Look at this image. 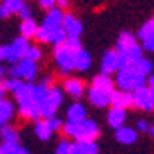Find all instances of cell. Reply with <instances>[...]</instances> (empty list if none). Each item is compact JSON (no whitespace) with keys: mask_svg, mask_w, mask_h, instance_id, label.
Segmentation results:
<instances>
[{"mask_svg":"<svg viewBox=\"0 0 154 154\" xmlns=\"http://www.w3.org/2000/svg\"><path fill=\"white\" fill-rule=\"evenodd\" d=\"M63 132L68 137H75L76 140H95L99 137V126L95 121L85 118L78 123H63Z\"/></svg>","mask_w":154,"mask_h":154,"instance_id":"obj_1","label":"cell"},{"mask_svg":"<svg viewBox=\"0 0 154 154\" xmlns=\"http://www.w3.org/2000/svg\"><path fill=\"white\" fill-rule=\"evenodd\" d=\"M116 73H118V75H116V85H118L121 90L132 92V90H135L137 87L144 85V82H146V76L135 69L132 63L123 64Z\"/></svg>","mask_w":154,"mask_h":154,"instance_id":"obj_2","label":"cell"},{"mask_svg":"<svg viewBox=\"0 0 154 154\" xmlns=\"http://www.w3.org/2000/svg\"><path fill=\"white\" fill-rule=\"evenodd\" d=\"M119 52V56H121V59H123V64H128V63H133V61H137V59H140L142 56V47H140L139 43H137V40H135V36L132 35V33H128V31H125V33H121L118 38V49H116Z\"/></svg>","mask_w":154,"mask_h":154,"instance_id":"obj_3","label":"cell"},{"mask_svg":"<svg viewBox=\"0 0 154 154\" xmlns=\"http://www.w3.org/2000/svg\"><path fill=\"white\" fill-rule=\"evenodd\" d=\"M61 104H63V92L59 90L57 87H49L47 97L43 99V102L38 106L40 116H42L43 119L54 118V114H56V111L59 109Z\"/></svg>","mask_w":154,"mask_h":154,"instance_id":"obj_4","label":"cell"},{"mask_svg":"<svg viewBox=\"0 0 154 154\" xmlns=\"http://www.w3.org/2000/svg\"><path fill=\"white\" fill-rule=\"evenodd\" d=\"M132 102L135 107L142 111H152L154 107V90L152 87L140 85L135 90H132Z\"/></svg>","mask_w":154,"mask_h":154,"instance_id":"obj_5","label":"cell"},{"mask_svg":"<svg viewBox=\"0 0 154 154\" xmlns=\"http://www.w3.org/2000/svg\"><path fill=\"white\" fill-rule=\"evenodd\" d=\"M36 76V63L29 61L26 57L19 59L16 64H12L11 68V78H17L23 82H31Z\"/></svg>","mask_w":154,"mask_h":154,"instance_id":"obj_6","label":"cell"},{"mask_svg":"<svg viewBox=\"0 0 154 154\" xmlns=\"http://www.w3.org/2000/svg\"><path fill=\"white\" fill-rule=\"evenodd\" d=\"M54 57H56L57 66L61 68L63 73H69L73 69V63H75V52L71 49H68L64 43H59L56 45V50H54Z\"/></svg>","mask_w":154,"mask_h":154,"instance_id":"obj_7","label":"cell"},{"mask_svg":"<svg viewBox=\"0 0 154 154\" xmlns=\"http://www.w3.org/2000/svg\"><path fill=\"white\" fill-rule=\"evenodd\" d=\"M121 66H123V59H121L118 50H109V52L104 54V59H102V75L116 73Z\"/></svg>","mask_w":154,"mask_h":154,"instance_id":"obj_8","label":"cell"},{"mask_svg":"<svg viewBox=\"0 0 154 154\" xmlns=\"http://www.w3.org/2000/svg\"><path fill=\"white\" fill-rule=\"evenodd\" d=\"M61 28L64 29L66 36H76V38H80L82 31H83V26H82L80 19H76L73 14H64L63 16Z\"/></svg>","mask_w":154,"mask_h":154,"instance_id":"obj_9","label":"cell"},{"mask_svg":"<svg viewBox=\"0 0 154 154\" xmlns=\"http://www.w3.org/2000/svg\"><path fill=\"white\" fill-rule=\"evenodd\" d=\"M109 104H112V107H119V109H128L132 107V92L126 90H112L111 97H109Z\"/></svg>","mask_w":154,"mask_h":154,"instance_id":"obj_10","label":"cell"},{"mask_svg":"<svg viewBox=\"0 0 154 154\" xmlns=\"http://www.w3.org/2000/svg\"><path fill=\"white\" fill-rule=\"evenodd\" d=\"M109 97H111V92L104 90V88H99L92 85L90 90H88V100L97 107H106L109 104Z\"/></svg>","mask_w":154,"mask_h":154,"instance_id":"obj_11","label":"cell"},{"mask_svg":"<svg viewBox=\"0 0 154 154\" xmlns=\"http://www.w3.org/2000/svg\"><path fill=\"white\" fill-rule=\"evenodd\" d=\"M63 9L59 7H52L49 9V12L45 16V19H43V24L45 28H50V29H57L61 28V23H63Z\"/></svg>","mask_w":154,"mask_h":154,"instance_id":"obj_12","label":"cell"},{"mask_svg":"<svg viewBox=\"0 0 154 154\" xmlns=\"http://www.w3.org/2000/svg\"><path fill=\"white\" fill-rule=\"evenodd\" d=\"M64 90H66V94L71 95L73 99H80L85 92V85H83V82L78 80V78H68V80L64 82Z\"/></svg>","mask_w":154,"mask_h":154,"instance_id":"obj_13","label":"cell"},{"mask_svg":"<svg viewBox=\"0 0 154 154\" xmlns=\"http://www.w3.org/2000/svg\"><path fill=\"white\" fill-rule=\"evenodd\" d=\"M116 139L121 144H133L135 140L139 139V132L130 128V126L123 125V126H119V128H116Z\"/></svg>","mask_w":154,"mask_h":154,"instance_id":"obj_14","label":"cell"},{"mask_svg":"<svg viewBox=\"0 0 154 154\" xmlns=\"http://www.w3.org/2000/svg\"><path fill=\"white\" fill-rule=\"evenodd\" d=\"M92 64V59H90V54L87 50L80 49L75 52V63H73V69H78V71H87L90 68Z\"/></svg>","mask_w":154,"mask_h":154,"instance_id":"obj_15","label":"cell"},{"mask_svg":"<svg viewBox=\"0 0 154 154\" xmlns=\"http://www.w3.org/2000/svg\"><path fill=\"white\" fill-rule=\"evenodd\" d=\"M14 116V106L7 99H0V128L7 125L11 118Z\"/></svg>","mask_w":154,"mask_h":154,"instance_id":"obj_16","label":"cell"},{"mask_svg":"<svg viewBox=\"0 0 154 154\" xmlns=\"http://www.w3.org/2000/svg\"><path fill=\"white\" fill-rule=\"evenodd\" d=\"M125 119H126L125 109L112 107L111 111L107 112V123H109V126H112V128H119V126H123Z\"/></svg>","mask_w":154,"mask_h":154,"instance_id":"obj_17","label":"cell"},{"mask_svg":"<svg viewBox=\"0 0 154 154\" xmlns=\"http://www.w3.org/2000/svg\"><path fill=\"white\" fill-rule=\"evenodd\" d=\"M85 118H87V109L80 102H75V104L69 106V109H68V121L78 123V121H82Z\"/></svg>","mask_w":154,"mask_h":154,"instance_id":"obj_18","label":"cell"},{"mask_svg":"<svg viewBox=\"0 0 154 154\" xmlns=\"http://www.w3.org/2000/svg\"><path fill=\"white\" fill-rule=\"evenodd\" d=\"M35 133L40 140H49L52 137V130H50L47 119H36V125H35Z\"/></svg>","mask_w":154,"mask_h":154,"instance_id":"obj_19","label":"cell"},{"mask_svg":"<svg viewBox=\"0 0 154 154\" xmlns=\"http://www.w3.org/2000/svg\"><path fill=\"white\" fill-rule=\"evenodd\" d=\"M11 45H12V49L16 50V54L19 56V59H23V57H26V52H28V49H29L31 43H29L28 38H24V36H17Z\"/></svg>","mask_w":154,"mask_h":154,"instance_id":"obj_20","label":"cell"},{"mask_svg":"<svg viewBox=\"0 0 154 154\" xmlns=\"http://www.w3.org/2000/svg\"><path fill=\"white\" fill-rule=\"evenodd\" d=\"M36 31H38V24H36L31 17L29 19H23L21 23V36H24V38H33V36L36 35Z\"/></svg>","mask_w":154,"mask_h":154,"instance_id":"obj_21","label":"cell"},{"mask_svg":"<svg viewBox=\"0 0 154 154\" xmlns=\"http://www.w3.org/2000/svg\"><path fill=\"white\" fill-rule=\"evenodd\" d=\"M94 87H99V88H104L107 92H112L114 90V83H112V80L109 78V75H99V76L94 78V82H92Z\"/></svg>","mask_w":154,"mask_h":154,"instance_id":"obj_22","label":"cell"},{"mask_svg":"<svg viewBox=\"0 0 154 154\" xmlns=\"http://www.w3.org/2000/svg\"><path fill=\"white\" fill-rule=\"evenodd\" d=\"M133 68L139 71V73H142L144 76H147V75H151V71H152V64H151V61L149 59H144V57H140V59H137V61H133Z\"/></svg>","mask_w":154,"mask_h":154,"instance_id":"obj_23","label":"cell"},{"mask_svg":"<svg viewBox=\"0 0 154 154\" xmlns=\"http://www.w3.org/2000/svg\"><path fill=\"white\" fill-rule=\"evenodd\" d=\"M0 137L4 139V142H17V140H19L17 132L9 125H4L2 128H0Z\"/></svg>","mask_w":154,"mask_h":154,"instance_id":"obj_24","label":"cell"},{"mask_svg":"<svg viewBox=\"0 0 154 154\" xmlns=\"http://www.w3.org/2000/svg\"><path fill=\"white\" fill-rule=\"evenodd\" d=\"M78 149L82 154H95L97 152V144L95 140H76Z\"/></svg>","mask_w":154,"mask_h":154,"instance_id":"obj_25","label":"cell"},{"mask_svg":"<svg viewBox=\"0 0 154 154\" xmlns=\"http://www.w3.org/2000/svg\"><path fill=\"white\" fill-rule=\"evenodd\" d=\"M2 61H7L9 64H16L19 61V56L16 54V50L12 49V45L2 47Z\"/></svg>","mask_w":154,"mask_h":154,"instance_id":"obj_26","label":"cell"},{"mask_svg":"<svg viewBox=\"0 0 154 154\" xmlns=\"http://www.w3.org/2000/svg\"><path fill=\"white\" fill-rule=\"evenodd\" d=\"M154 36V21L149 19L142 24V28L139 29V38L140 40H146V38H152Z\"/></svg>","mask_w":154,"mask_h":154,"instance_id":"obj_27","label":"cell"},{"mask_svg":"<svg viewBox=\"0 0 154 154\" xmlns=\"http://www.w3.org/2000/svg\"><path fill=\"white\" fill-rule=\"evenodd\" d=\"M17 142H4L0 144V154H17Z\"/></svg>","mask_w":154,"mask_h":154,"instance_id":"obj_28","label":"cell"},{"mask_svg":"<svg viewBox=\"0 0 154 154\" xmlns=\"http://www.w3.org/2000/svg\"><path fill=\"white\" fill-rule=\"evenodd\" d=\"M2 5L7 9L11 14H17L19 7L23 5V0H4V4H2Z\"/></svg>","mask_w":154,"mask_h":154,"instance_id":"obj_29","label":"cell"},{"mask_svg":"<svg viewBox=\"0 0 154 154\" xmlns=\"http://www.w3.org/2000/svg\"><path fill=\"white\" fill-rule=\"evenodd\" d=\"M64 45L68 47V49H71L73 52H76V50L82 49V43H80V38H76V36H66V40H64Z\"/></svg>","mask_w":154,"mask_h":154,"instance_id":"obj_30","label":"cell"},{"mask_svg":"<svg viewBox=\"0 0 154 154\" xmlns=\"http://www.w3.org/2000/svg\"><path fill=\"white\" fill-rule=\"evenodd\" d=\"M40 57H42V50L38 49V47H33V45H29L28 52H26V59L29 61H40Z\"/></svg>","mask_w":154,"mask_h":154,"instance_id":"obj_31","label":"cell"},{"mask_svg":"<svg viewBox=\"0 0 154 154\" xmlns=\"http://www.w3.org/2000/svg\"><path fill=\"white\" fill-rule=\"evenodd\" d=\"M17 14L21 16V19H29V17H31V7H29L26 2H23V5L19 7Z\"/></svg>","mask_w":154,"mask_h":154,"instance_id":"obj_32","label":"cell"},{"mask_svg":"<svg viewBox=\"0 0 154 154\" xmlns=\"http://www.w3.org/2000/svg\"><path fill=\"white\" fill-rule=\"evenodd\" d=\"M56 154H69V142L68 140H61L59 146H57Z\"/></svg>","mask_w":154,"mask_h":154,"instance_id":"obj_33","label":"cell"},{"mask_svg":"<svg viewBox=\"0 0 154 154\" xmlns=\"http://www.w3.org/2000/svg\"><path fill=\"white\" fill-rule=\"evenodd\" d=\"M47 123H49V126H50V130H52V132H57V130H61V126H63V121H61V119H57V118L47 119Z\"/></svg>","mask_w":154,"mask_h":154,"instance_id":"obj_34","label":"cell"},{"mask_svg":"<svg viewBox=\"0 0 154 154\" xmlns=\"http://www.w3.org/2000/svg\"><path fill=\"white\" fill-rule=\"evenodd\" d=\"M142 50L152 52L154 50V36L152 38H146V40H142Z\"/></svg>","mask_w":154,"mask_h":154,"instance_id":"obj_35","label":"cell"},{"mask_svg":"<svg viewBox=\"0 0 154 154\" xmlns=\"http://www.w3.org/2000/svg\"><path fill=\"white\" fill-rule=\"evenodd\" d=\"M137 130H139V132H149V133H152V128L147 125L146 119H140L139 123H137Z\"/></svg>","mask_w":154,"mask_h":154,"instance_id":"obj_36","label":"cell"},{"mask_svg":"<svg viewBox=\"0 0 154 154\" xmlns=\"http://www.w3.org/2000/svg\"><path fill=\"white\" fill-rule=\"evenodd\" d=\"M38 4H40L43 9H52L56 5V0H38Z\"/></svg>","mask_w":154,"mask_h":154,"instance_id":"obj_37","label":"cell"},{"mask_svg":"<svg viewBox=\"0 0 154 154\" xmlns=\"http://www.w3.org/2000/svg\"><path fill=\"white\" fill-rule=\"evenodd\" d=\"M9 16H11V12H9L4 5H0V17H2V19H7Z\"/></svg>","mask_w":154,"mask_h":154,"instance_id":"obj_38","label":"cell"},{"mask_svg":"<svg viewBox=\"0 0 154 154\" xmlns=\"http://www.w3.org/2000/svg\"><path fill=\"white\" fill-rule=\"evenodd\" d=\"M69 154H82L80 152V149H78V144H69Z\"/></svg>","mask_w":154,"mask_h":154,"instance_id":"obj_39","label":"cell"},{"mask_svg":"<svg viewBox=\"0 0 154 154\" xmlns=\"http://www.w3.org/2000/svg\"><path fill=\"white\" fill-rule=\"evenodd\" d=\"M68 4H69V0H56V5L59 9H66L68 7Z\"/></svg>","mask_w":154,"mask_h":154,"instance_id":"obj_40","label":"cell"},{"mask_svg":"<svg viewBox=\"0 0 154 154\" xmlns=\"http://www.w3.org/2000/svg\"><path fill=\"white\" fill-rule=\"evenodd\" d=\"M7 94V88H5V83L4 80H0V99H4V95Z\"/></svg>","mask_w":154,"mask_h":154,"instance_id":"obj_41","label":"cell"},{"mask_svg":"<svg viewBox=\"0 0 154 154\" xmlns=\"http://www.w3.org/2000/svg\"><path fill=\"white\" fill-rule=\"evenodd\" d=\"M17 154H29V151L24 149V147H19V149H17Z\"/></svg>","mask_w":154,"mask_h":154,"instance_id":"obj_42","label":"cell"},{"mask_svg":"<svg viewBox=\"0 0 154 154\" xmlns=\"http://www.w3.org/2000/svg\"><path fill=\"white\" fill-rule=\"evenodd\" d=\"M2 76H4V69L0 68V80H2Z\"/></svg>","mask_w":154,"mask_h":154,"instance_id":"obj_43","label":"cell"},{"mask_svg":"<svg viewBox=\"0 0 154 154\" xmlns=\"http://www.w3.org/2000/svg\"><path fill=\"white\" fill-rule=\"evenodd\" d=\"M0 61H2V47H0Z\"/></svg>","mask_w":154,"mask_h":154,"instance_id":"obj_44","label":"cell"},{"mask_svg":"<svg viewBox=\"0 0 154 154\" xmlns=\"http://www.w3.org/2000/svg\"><path fill=\"white\" fill-rule=\"evenodd\" d=\"M95 154H99V152H95Z\"/></svg>","mask_w":154,"mask_h":154,"instance_id":"obj_45","label":"cell"}]
</instances>
